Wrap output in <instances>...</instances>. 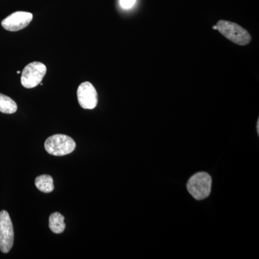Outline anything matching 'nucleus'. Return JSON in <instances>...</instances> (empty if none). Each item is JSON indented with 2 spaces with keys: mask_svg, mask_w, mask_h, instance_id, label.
<instances>
[{
  "mask_svg": "<svg viewBox=\"0 0 259 259\" xmlns=\"http://www.w3.org/2000/svg\"><path fill=\"white\" fill-rule=\"evenodd\" d=\"M216 26L223 36L237 45L246 46L251 41L249 32L237 23L221 20L218 22Z\"/></svg>",
  "mask_w": 259,
  "mask_h": 259,
  "instance_id": "obj_1",
  "label": "nucleus"
},
{
  "mask_svg": "<svg viewBox=\"0 0 259 259\" xmlns=\"http://www.w3.org/2000/svg\"><path fill=\"white\" fill-rule=\"evenodd\" d=\"M212 178L206 172H199L193 175L187 183V190L197 200L207 198L211 192Z\"/></svg>",
  "mask_w": 259,
  "mask_h": 259,
  "instance_id": "obj_2",
  "label": "nucleus"
},
{
  "mask_svg": "<svg viewBox=\"0 0 259 259\" xmlns=\"http://www.w3.org/2000/svg\"><path fill=\"white\" fill-rule=\"evenodd\" d=\"M76 143L72 138L63 134L51 136L46 141L45 148L49 154L62 156L74 151Z\"/></svg>",
  "mask_w": 259,
  "mask_h": 259,
  "instance_id": "obj_3",
  "label": "nucleus"
},
{
  "mask_svg": "<svg viewBox=\"0 0 259 259\" xmlns=\"http://www.w3.org/2000/svg\"><path fill=\"white\" fill-rule=\"evenodd\" d=\"M47 71V68L45 64L37 61L30 63L24 68L22 72L20 79L22 85L27 89L35 88L41 83Z\"/></svg>",
  "mask_w": 259,
  "mask_h": 259,
  "instance_id": "obj_4",
  "label": "nucleus"
},
{
  "mask_svg": "<svg viewBox=\"0 0 259 259\" xmlns=\"http://www.w3.org/2000/svg\"><path fill=\"white\" fill-rule=\"evenodd\" d=\"M14 243V231L9 213L0 212V250L7 253L11 250Z\"/></svg>",
  "mask_w": 259,
  "mask_h": 259,
  "instance_id": "obj_5",
  "label": "nucleus"
},
{
  "mask_svg": "<svg viewBox=\"0 0 259 259\" xmlns=\"http://www.w3.org/2000/svg\"><path fill=\"white\" fill-rule=\"evenodd\" d=\"M32 18L33 15L28 12H15L2 21V26L8 31H19L28 27Z\"/></svg>",
  "mask_w": 259,
  "mask_h": 259,
  "instance_id": "obj_6",
  "label": "nucleus"
},
{
  "mask_svg": "<svg viewBox=\"0 0 259 259\" xmlns=\"http://www.w3.org/2000/svg\"><path fill=\"white\" fill-rule=\"evenodd\" d=\"M77 99L80 106L83 109H95L98 102V95L96 89L89 81L81 83L78 88Z\"/></svg>",
  "mask_w": 259,
  "mask_h": 259,
  "instance_id": "obj_7",
  "label": "nucleus"
},
{
  "mask_svg": "<svg viewBox=\"0 0 259 259\" xmlns=\"http://www.w3.org/2000/svg\"><path fill=\"white\" fill-rule=\"evenodd\" d=\"M49 228L56 234L63 233L66 228L64 217L59 212H54L49 218Z\"/></svg>",
  "mask_w": 259,
  "mask_h": 259,
  "instance_id": "obj_8",
  "label": "nucleus"
},
{
  "mask_svg": "<svg viewBox=\"0 0 259 259\" xmlns=\"http://www.w3.org/2000/svg\"><path fill=\"white\" fill-rule=\"evenodd\" d=\"M35 185L40 192L50 193L54 190V180L49 175H40L35 179Z\"/></svg>",
  "mask_w": 259,
  "mask_h": 259,
  "instance_id": "obj_9",
  "label": "nucleus"
},
{
  "mask_svg": "<svg viewBox=\"0 0 259 259\" xmlns=\"http://www.w3.org/2000/svg\"><path fill=\"white\" fill-rule=\"evenodd\" d=\"M18 110L16 102L10 97L0 93V112L5 114H13Z\"/></svg>",
  "mask_w": 259,
  "mask_h": 259,
  "instance_id": "obj_10",
  "label": "nucleus"
},
{
  "mask_svg": "<svg viewBox=\"0 0 259 259\" xmlns=\"http://www.w3.org/2000/svg\"><path fill=\"white\" fill-rule=\"evenodd\" d=\"M136 0H120V5L123 9H130L133 8Z\"/></svg>",
  "mask_w": 259,
  "mask_h": 259,
  "instance_id": "obj_11",
  "label": "nucleus"
},
{
  "mask_svg": "<svg viewBox=\"0 0 259 259\" xmlns=\"http://www.w3.org/2000/svg\"><path fill=\"white\" fill-rule=\"evenodd\" d=\"M257 132L258 134L259 133V120H258V122H257Z\"/></svg>",
  "mask_w": 259,
  "mask_h": 259,
  "instance_id": "obj_12",
  "label": "nucleus"
},
{
  "mask_svg": "<svg viewBox=\"0 0 259 259\" xmlns=\"http://www.w3.org/2000/svg\"><path fill=\"white\" fill-rule=\"evenodd\" d=\"M213 29H214V30H217V26L216 25H214V26H213Z\"/></svg>",
  "mask_w": 259,
  "mask_h": 259,
  "instance_id": "obj_13",
  "label": "nucleus"
},
{
  "mask_svg": "<svg viewBox=\"0 0 259 259\" xmlns=\"http://www.w3.org/2000/svg\"><path fill=\"white\" fill-rule=\"evenodd\" d=\"M17 74H20V71H17Z\"/></svg>",
  "mask_w": 259,
  "mask_h": 259,
  "instance_id": "obj_14",
  "label": "nucleus"
}]
</instances>
